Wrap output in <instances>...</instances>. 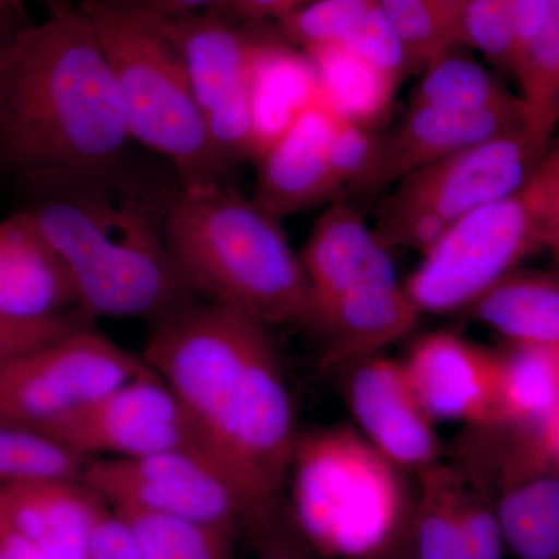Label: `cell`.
Instances as JSON below:
<instances>
[{
	"label": "cell",
	"instance_id": "ffe728a7",
	"mask_svg": "<svg viewBox=\"0 0 559 559\" xmlns=\"http://www.w3.org/2000/svg\"><path fill=\"white\" fill-rule=\"evenodd\" d=\"M80 480L13 481L0 502L14 528L47 559H87L98 509Z\"/></svg>",
	"mask_w": 559,
	"mask_h": 559
},
{
	"label": "cell",
	"instance_id": "8d00e7d4",
	"mask_svg": "<svg viewBox=\"0 0 559 559\" xmlns=\"http://www.w3.org/2000/svg\"><path fill=\"white\" fill-rule=\"evenodd\" d=\"M381 135L371 128L340 119L331 143V168L334 179L344 190L364 191L378 151Z\"/></svg>",
	"mask_w": 559,
	"mask_h": 559
},
{
	"label": "cell",
	"instance_id": "4dcf8cb0",
	"mask_svg": "<svg viewBox=\"0 0 559 559\" xmlns=\"http://www.w3.org/2000/svg\"><path fill=\"white\" fill-rule=\"evenodd\" d=\"M377 5L378 0H311L275 22L286 43L310 51L344 43Z\"/></svg>",
	"mask_w": 559,
	"mask_h": 559
},
{
	"label": "cell",
	"instance_id": "60d3db41",
	"mask_svg": "<svg viewBox=\"0 0 559 559\" xmlns=\"http://www.w3.org/2000/svg\"><path fill=\"white\" fill-rule=\"evenodd\" d=\"M554 2L555 0H510L514 40H516L514 60H516L518 53L527 46L530 40L535 38L536 33L543 27Z\"/></svg>",
	"mask_w": 559,
	"mask_h": 559
},
{
	"label": "cell",
	"instance_id": "3957f363",
	"mask_svg": "<svg viewBox=\"0 0 559 559\" xmlns=\"http://www.w3.org/2000/svg\"><path fill=\"white\" fill-rule=\"evenodd\" d=\"M28 207L64 263L86 319L157 320L191 301L164 231V210L116 173L40 182Z\"/></svg>",
	"mask_w": 559,
	"mask_h": 559
},
{
	"label": "cell",
	"instance_id": "ee69618b",
	"mask_svg": "<svg viewBox=\"0 0 559 559\" xmlns=\"http://www.w3.org/2000/svg\"><path fill=\"white\" fill-rule=\"evenodd\" d=\"M27 24L28 21L24 20L16 10L0 0V61Z\"/></svg>",
	"mask_w": 559,
	"mask_h": 559
},
{
	"label": "cell",
	"instance_id": "2e32d148",
	"mask_svg": "<svg viewBox=\"0 0 559 559\" xmlns=\"http://www.w3.org/2000/svg\"><path fill=\"white\" fill-rule=\"evenodd\" d=\"M528 120L524 103L516 108L489 110L409 106L400 127L381 135L377 162L364 191L384 189L412 171Z\"/></svg>",
	"mask_w": 559,
	"mask_h": 559
},
{
	"label": "cell",
	"instance_id": "bcb514c9",
	"mask_svg": "<svg viewBox=\"0 0 559 559\" xmlns=\"http://www.w3.org/2000/svg\"><path fill=\"white\" fill-rule=\"evenodd\" d=\"M369 559H414L409 544V532H407L406 536H403V538L388 547V549Z\"/></svg>",
	"mask_w": 559,
	"mask_h": 559
},
{
	"label": "cell",
	"instance_id": "c3c4849f",
	"mask_svg": "<svg viewBox=\"0 0 559 559\" xmlns=\"http://www.w3.org/2000/svg\"><path fill=\"white\" fill-rule=\"evenodd\" d=\"M49 3L50 10L61 9V7L72 5L73 0H47Z\"/></svg>",
	"mask_w": 559,
	"mask_h": 559
},
{
	"label": "cell",
	"instance_id": "603a6c76",
	"mask_svg": "<svg viewBox=\"0 0 559 559\" xmlns=\"http://www.w3.org/2000/svg\"><path fill=\"white\" fill-rule=\"evenodd\" d=\"M495 506L507 549L520 559H559V471L511 481Z\"/></svg>",
	"mask_w": 559,
	"mask_h": 559
},
{
	"label": "cell",
	"instance_id": "8992f818",
	"mask_svg": "<svg viewBox=\"0 0 559 559\" xmlns=\"http://www.w3.org/2000/svg\"><path fill=\"white\" fill-rule=\"evenodd\" d=\"M112 70L131 140L165 157L180 186L224 183L230 173L213 146L179 55L127 0H80Z\"/></svg>",
	"mask_w": 559,
	"mask_h": 559
},
{
	"label": "cell",
	"instance_id": "7dc6e473",
	"mask_svg": "<svg viewBox=\"0 0 559 559\" xmlns=\"http://www.w3.org/2000/svg\"><path fill=\"white\" fill-rule=\"evenodd\" d=\"M2 2L9 3L11 9L16 10L24 20H27V11H25L24 0H2Z\"/></svg>",
	"mask_w": 559,
	"mask_h": 559
},
{
	"label": "cell",
	"instance_id": "ba28073f",
	"mask_svg": "<svg viewBox=\"0 0 559 559\" xmlns=\"http://www.w3.org/2000/svg\"><path fill=\"white\" fill-rule=\"evenodd\" d=\"M554 146V131L532 120L409 173L378 205L384 248L428 253L452 224L524 186Z\"/></svg>",
	"mask_w": 559,
	"mask_h": 559
},
{
	"label": "cell",
	"instance_id": "e0dca14e",
	"mask_svg": "<svg viewBox=\"0 0 559 559\" xmlns=\"http://www.w3.org/2000/svg\"><path fill=\"white\" fill-rule=\"evenodd\" d=\"M299 257L310 283L312 310L349 289L399 278L389 249L362 213L344 200L333 201L322 213Z\"/></svg>",
	"mask_w": 559,
	"mask_h": 559
},
{
	"label": "cell",
	"instance_id": "f546056e",
	"mask_svg": "<svg viewBox=\"0 0 559 559\" xmlns=\"http://www.w3.org/2000/svg\"><path fill=\"white\" fill-rule=\"evenodd\" d=\"M90 459L38 430L0 425V487L24 480H80Z\"/></svg>",
	"mask_w": 559,
	"mask_h": 559
},
{
	"label": "cell",
	"instance_id": "4fadbf2b",
	"mask_svg": "<svg viewBox=\"0 0 559 559\" xmlns=\"http://www.w3.org/2000/svg\"><path fill=\"white\" fill-rule=\"evenodd\" d=\"M344 369V396L360 436L409 473L440 463L436 421L415 396L401 360L371 355Z\"/></svg>",
	"mask_w": 559,
	"mask_h": 559
},
{
	"label": "cell",
	"instance_id": "cb8c5ba5",
	"mask_svg": "<svg viewBox=\"0 0 559 559\" xmlns=\"http://www.w3.org/2000/svg\"><path fill=\"white\" fill-rule=\"evenodd\" d=\"M499 418L540 425L559 419V345L499 349Z\"/></svg>",
	"mask_w": 559,
	"mask_h": 559
},
{
	"label": "cell",
	"instance_id": "52a82bcc",
	"mask_svg": "<svg viewBox=\"0 0 559 559\" xmlns=\"http://www.w3.org/2000/svg\"><path fill=\"white\" fill-rule=\"evenodd\" d=\"M559 245V150L554 143L532 178L452 224L404 283L418 311L465 310L522 263Z\"/></svg>",
	"mask_w": 559,
	"mask_h": 559
},
{
	"label": "cell",
	"instance_id": "f35d334b",
	"mask_svg": "<svg viewBox=\"0 0 559 559\" xmlns=\"http://www.w3.org/2000/svg\"><path fill=\"white\" fill-rule=\"evenodd\" d=\"M87 559H143L131 530L119 516L98 511L92 528Z\"/></svg>",
	"mask_w": 559,
	"mask_h": 559
},
{
	"label": "cell",
	"instance_id": "5bb4252c",
	"mask_svg": "<svg viewBox=\"0 0 559 559\" xmlns=\"http://www.w3.org/2000/svg\"><path fill=\"white\" fill-rule=\"evenodd\" d=\"M423 409L433 421L466 428L499 418V352L454 331H432L414 341L401 360Z\"/></svg>",
	"mask_w": 559,
	"mask_h": 559
},
{
	"label": "cell",
	"instance_id": "7bdbcfd3",
	"mask_svg": "<svg viewBox=\"0 0 559 559\" xmlns=\"http://www.w3.org/2000/svg\"><path fill=\"white\" fill-rule=\"evenodd\" d=\"M0 559H47L11 524L0 502Z\"/></svg>",
	"mask_w": 559,
	"mask_h": 559
},
{
	"label": "cell",
	"instance_id": "44dd1931",
	"mask_svg": "<svg viewBox=\"0 0 559 559\" xmlns=\"http://www.w3.org/2000/svg\"><path fill=\"white\" fill-rule=\"evenodd\" d=\"M319 95L318 75L310 58L286 43L277 28H267L250 79L255 159Z\"/></svg>",
	"mask_w": 559,
	"mask_h": 559
},
{
	"label": "cell",
	"instance_id": "277c9868",
	"mask_svg": "<svg viewBox=\"0 0 559 559\" xmlns=\"http://www.w3.org/2000/svg\"><path fill=\"white\" fill-rule=\"evenodd\" d=\"M164 231L191 293L266 326L310 325L312 297L280 219L226 183L180 186Z\"/></svg>",
	"mask_w": 559,
	"mask_h": 559
},
{
	"label": "cell",
	"instance_id": "ab89813d",
	"mask_svg": "<svg viewBox=\"0 0 559 559\" xmlns=\"http://www.w3.org/2000/svg\"><path fill=\"white\" fill-rule=\"evenodd\" d=\"M311 0H213L209 13L238 24H263L278 21Z\"/></svg>",
	"mask_w": 559,
	"mask_h": 559
},
{
	"label": "cell",
	"instance_id": "f1b7e54d",
	"mask_svg": "<svg viewBox=\"0 0 559 559\" xmlns=\"http://www.w3.org/2000/svg\"><path fill=\"white\" fill-rule=\"evenodd\" d=\"M513 76L532 121L555 131L559 117V0L535 38L518 53Z\"/></svg>",
	"mask_w": 559,
	"mask_h": 559
},
{
	"label": "cell",
	"instance_id": "7402d4cb",
	"mask_svg": "<svg viewBox=\"0 0 559 559\" xmlns=\"http://www.w3.org/2000/svg\"><path fill=\"white\" fill-rule=\"evenodd\" d=\"M465 310L507 344L559 345L557 272H511L484 290Z\"/></svg>",
	"mask_w": 559,
	"mask_h": 559
},
{
	"label": "cell",
	"instance_id": "9a60e30c",
	"mask_svg": "<svg viewBox=\"0 0 559 559\" xmlns=\"http://www.w3.org/2000/svg\"><path fill=\"white\" fill-rule=\"evenodd\" d=\"M340 117L323 102L311 103L257 157L255 200L275 218L336 201L341 189L331 168V143Z\"/></svg>",
	"mask_w": 559,
	"mask_h": 559
},
{
	"label": "cell",
	"instance_id": "d6986e66",
	"mask_svg": "<svg viewBox=\"0 0 559 559\" xmlns=\"http://www.w3.org/2000/svg\"><path fill=\"white\" fill-rule=\"evenodd\" d=\"M76 310L64 263L27 209L0 219V311L43 319Z\"/></svg>",
	"mask_w": 559,
	"mask_h": 559
},
{
	"label": "cell",
	"instance_id": "484cf974",
	"mask_svg": "<svg viewBox=\"0 0 559 559\" xmlns=\"http://www.w3.org/2000/svg\"><path fill=\"white\" fill-rule=\"evenodd\" d=\"M522 100L507 90L499 75L479 61L455 51H441L423 69L409 106H436L462 110L516 108Z\"/></svg>",
	"mask_w": 559,
	"mask_h": 559
},
{
	"label": "cell",
	"instance_id": "ac0fdd59",
	"mask_svg": "<svg viewBox=\"0 0 559 559\" xmlns=\"http://www.w3.org/2000/svg\"><path fill=\"white\" fill-rule=\"evenodd\" d=\"M419 316L421 312L395 278L349 289L319 305L312 310L310 325L323 333L322 362L344 367L403 340L415 329Z\"/></svg>",
	"mask_w": 559,
	"mask_h": 559
},
{
	"label": "cell",
	"instance_id": "9c48e42d",
	"mask_svg": "<svg viewBox=\"0 0 559 559\" xmlns=\"http://www.w3.org/2000/svg\"><path fill=\"white\" fill-rule=\"evenodd\" d=\"M179 55L194 102L221 159H255L250 79L270 22L238 24L209 11L151 22Z\"/></svg>",
	"mask_w": 559,
	"mask_h": 559
},
{
	"label": "cell",
	"instance_id": "e575fe53",
	"mask_svg": "<svg viewBox=\"0 0 559 559\" xmlns=\"http://www.w3.org/2000/svg\"><path fill=\"white\" fill-rule=\"evenodd\" d=\"M245 520L252 528L257 559H319L318 550L280 496L253 506Z\"/></svg>",
	"mask_w": 559,
	"mask_h": 559
},
{
	"label": "cell",
	"instance_id": "4316f807",
	"mask_svg": "<svg viewBox=\"0 0 559 559\" xmlns=\"http://www.w3.org/2000/svg\"><path fill=\"white\" fill-rule=\"evenodd\" d=\"M409 544L414 559H473L452 500L451 465L417 473Z\"/></svg>",
	"mask_w": 559,
	"mask_h": 559
},
{
	"label": "cell",
	"instance_id": "681fc988",
	"mask_svg": "<svg viewBox=\"0 0 559 559\" xmlns=\"http://www.w3.org/2000/svg\"><path fill=\"white\" fill-rule=\"evenodd\" d=\"M79 2H80V0H79Z\"/></svg>",
	"mask_w": 559,
	"mask_h": 559
},
{
	"label": "cell",
	"instance_id": "7c38bea8",
	"mask_svg": "<svg viewBox=\"0 0 559 559\" xmlns=\"http://www.w3.org/2000/svg\"><path fill=\"white\" fill-rule=\"evenodd\" d=\"M36 430L86 457L132 459L165 452L210 457L193 418L153 370Z\"/></svg>",
	"mask_w": 559,
	"mask_h": 559
},
{
	"label": "cell",
	"instance_id": "f6af8a7d",
	"mask_svg": "<svg viewBox=\"0 0 559 559\" xmlns=\"http://www.w3.org/2000/svg\"><path fill=\"white\" fill-rule=\"evenodd\" d=\"M433 2H436L437 9H439L444 24H447L451 47H454L455 22H457L460 3L463 0H433Z\"/></svg>",
	"mask_w": 559,
	"mask_h": 559
},
{
	"label": "cell",
	"instance_id": "836d02e7",
	"mask_svg": "<svg viewBox=\"0 0 559 559\" xmlns=\"http://www.w3.org/2000/svg\"><path fill=\"white\" fill-rule=\"evenodd\" d=\"M378 7L406 47L415 73L451 49L450 33L433 0H378Z\"/></svg>",
	"mask_w": 559,
	"mask_h": 559
},
{
	"label": "cell",
	"instance_id": "7a4b0ae2",
	"mask_svg": "<svg viewBox=\"0 0 559 559\" xmlns=\"http://www.w3.org/2000/svg\"><path fill=\"white\" fill-rule=\"evenodd\" d=\"M131 135L112 70L76 3L28 22L0 61V164L33 182L116 173Z\"/></svg>",
	"mask_w": 559,
	"mask_h": 559
},
{
	"label": "cell",
	"instance_id": "8fae6325",
	"mask_svg": "<svg viewBox=\"0 0 559 559\" xmlns=\"http://www.w3.org/2000/svg\"><path fill=\"white\" fill-rule=\"evenodd\" d=\"M80 481L117 506L216 527H234L257 506L218 463L198 452L90 459Z\"/></svg>",
	"mask_w": 559,
	"mask_h": 559
},
{
	"label": "cell",
	"instance_id": "d590c367",
	"mask_svg": "<svg viewBox=\"0 0 559 559\" xmlns=\"http://www.w3.org/2000/svg\"><path fill=\"white\" fill-rule=\"evenodd\" d=\"M341 46L388 76L396 86L415 73L406 47L378 5Z\"/></svg>",
	"mask_w": 559,
	"mask_h": 559
},
{
	"label": "cell",
	"instance_id": "83f0119b",
	"mask_svg": "<svg viewBox=\"0 0 559 559\" xmlns=\"http://www.w3.org/2000/svg\"><path fill=\"white\" fill-rule=\"evenodd\" d=\"M143 559H229L231 528L117 506Z\"/></svg>",
	"mask_w": 559,
	"mask_h": 559
},
{
	"label": "cell",
	"instance_id": "1f68e13d",
	"mask_svg": "<svg viewBox=\"0 0 559 559\" xmlns=\"http://www.w3.org/2000/svg\"><path fill=\"white\" fill-rule=\"evenodd\" d=\"M460 46L479 50L492 66L513 73L516 40L509 3L463 0L454 32V47Z\"/></svg>",
	"mask_w": 559,
	"mask_h": 559
},
{
	"label": "cell",
	"instance_id": "30bf717a",
	"mask_svg": "<svg viewBox=\"0 0 559 559\" xmlns=\"http://www.w3.org/2000/svg\"><path fill=\"white\" fill-rule=\"evenodd\" d=\"M150 370L87 323L0 370V425L36 430Z\"/></svg>",
	"mask_w": 559,
	"mask_h": 559
},
{
	"label": "cell",
	"instance_id": "5b68a950",
	"mask_svg": "<svg viewBox=\"0 0 559 559\" xmlns=\"http://www.w3.org/2000/svg\"><path fill=\"white\" fill-rule=\"evenodd\" d=\"M407 473L349 426L300 433L290 511L316 550L369 559L409 532L417 488Z\"/></svg>",
	"mask_w": 559,
	"mask_h": 559
},
{
	"label": "cell",
	"instance_id": "b9f144b4",
	"mask_svg": "<svg viewBox=\"0 0 559 559\" xmlns=\"http://www.w3.org/2000/svg\"><path fill=\"white\" fill-rule=\"evenodd\" d=\"M213 0H127L139 16L150 22H164L209 9Z\"/></svg>",
	"mask_w": 559,
	"mask_h": 559
},
{
	"label": "cell",
	"instance_id": "d6a6232c",
	"mask_svg": "<svg viewBox=\"0 0 559 559\" xmlns=\"http://www.w3.org/2000/svg\"><path fill=\"white\" fill-rule=\"evenodd\" d=\"M452 468V500L471 558L503 559L506 543L496 513L495 496L479 481Z\"/></svg>",
	"mask_w": 559,
	"mask_h": 559
},
{
	"label": "cell",
	"instance_id": "74e56055",
	"mask_svg": "<svg viewBox=\"0 0 559 559\" xmlns=\"http://www.w3.org/2000/svg\"><path fill=\"white\" fill-rule=\"evenodd\" d=\"M90 322L79 310L43 319L17 318L0 311V370Z\"/></svg>",
	"mask_w": 559,
	"mask_h": 559
},
{
	"label": "cell",
	"instance_id": "6da1fadb",
	"mask_svg": "<svg viewBox=\"0 0 559 559\" xmlns=\"http://www.w3.org/2000/svg\"><path fill=\"white\" fill-rule=\"evenodd\" d=\"M142 359L246 496L255 503L278 496L300 433L270 326L224 305L189 301L154 320Z\"/></svg>",
	"mask_w": 559,
	"mask_h": 559
},
{
	"label": "cell",
	"instance_id": "d4e9b609",
	"mask_svg": "<svg viewBox=\"0 0 559 559\" xmlns=\"http://www.w3.org/2000/svg\"><path fill=\"white\" fill-rule=\"evenodd\" d=\"M304 53L314 66L323 102L340 119L373 130L389 112L400 86L341 44Z\"/></svg>",
	"mask_w": 559,
	"mask_h": 559
}]
</instances>
